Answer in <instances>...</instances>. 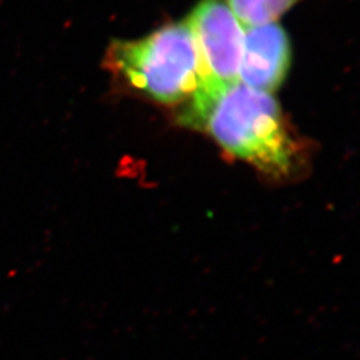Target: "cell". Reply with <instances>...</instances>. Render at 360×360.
<instances>
[{"label":"cell","instance_id":"cell-2","mask_svg":"<svg viewBox=\"0 0 360 360\" xmlns=\"http://www.w3.org/2000/svg\"><path fill=\"white\" fill-rule=\"evenodd\" d=\"M104 65L127 89L163 104L190 101L199 84L198 55L187 20L136 40H114Z\"/></svg>","mask_w":360,"mask_h":360},{"label":"cell","instance_id":"cell-1","mask_svg":"<svg viewBox=\"0 0 360 360\" xmlns=\"http://www.w3.org/2000/svg\"><path fill=\"white\" fill-rule=\"evenodd\" d=\"M181 123L205 129L226 151L274 178L292 175L300 160V146L279 104L240 82L193 94Z\"/></svg>","mask_w":360,"mask_h":360},{"label":"cell","instance_id":"cell-4","mask_svg":"<svg viewBox=\"0 0 360 360\" xmlns=\"http://www.w3.org/2000/svg\"><path fill=\"white\" fill-rule=\"evenodd\" d=\"M290 62V41L282 27L275 22L248 27L239 65L242 84L270 94L283 83Z\"/></svg>","mask_w":360,"mask_h":360},{"label":"cell","instance_id":"cell-3","mask_svg":"<svg viewBox=\"0 0 360 360\" xmlns=\"http://www.w3.org/2000/svg\"><path fill=\"white\" fill-rule=\"evenodd\" d=\"M198 55L193 94L215 92L239 82L245 28L227 0H200L187 19Z\"/></svg>","mask_w":360,"mask_h":360},{"label":"cell","instance_id":"cell-5","mask_svg":"<svg viewBox=\"0 0 360 360\" xmlns=\"http://www.w3.org/2000/svg\"><path fill=\"white\" fill-rule=\"evenodd\" d=\"M236 18L245 26L275 22L299 0H227Z\"/></svg>","mask_w":360,"mask_h":360}]
</instances>
